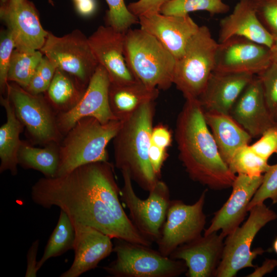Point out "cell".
<instances>
[{"mask_svg":"<svg viewBox=\"0 0 277 277\" xmlns=\"http://www.w3.org/2000/svg\"><path fill=\"white\" fill-rule=\"evenodd\" d=\"M86 88L73 76L57 68L45 97L58 113L65 112L77 103Z\"/></svg>","mask_w":277,"mask_h":277,"instance_id":"obj_28","label":"cell"},{"mask_svg":"<svg viewBox=\"0 0 277 277\" xmlns=\"http://www.w3.org/2000/svg\"><path fill=\"white\" fill-rule=\"evenodd\" d=\"M230 115L252 138L260 137L277 125L267 107L262 83L257 75L243 90Z\"/></svg>","mask_w":277,"mask_h":277,"instance_id":"obj_20","label":"cell"},{"mask_svg":"<svg viewBox=\"0 0 277 277\" xmlns=\"http://www.w3.org/2000/svg\"><path fill=\"white\" fill-rule=\"evenodd\" d=\"M116 259L103 269L114 277H176L186 272L185 262L162 254L150 246L118 240Z\"/></svg>","mask_w":277,"mask_h":277,"instance_id":"obj_7","label":"cell"},{"mask_svg":"<svg viewBox=\"0 0 277 277\" xmlns=\"http://www.w3.org/2000/svg\"><path fill=\"white\" fill-rule=\"evenodd\" d=\"M17 161L24 169L38 171L46 177H56L60 165V144L51 143L37 148L22 141Z\"/></svg>","mask_w":277,"mask_h":277,"instance_id":"obj_27","label":"cell"},{"mask_svg":"<svg viewBox=\"0 0 277 277\" xmlns=\"http://www.w3.org/2000/svg\"><path fill=\"white\" fill-rule=\"evenodd\" d=\"M15 45L10 31H1L0 39V89L1 92H7L8 73L10 60Z\"/></svg>","mask_w":277,"mask_h":277,"instance_id":"obj_37","label":"cell"},{"mask_svg":"<svg viewBox=\"0 0 277 277\" xmlns=\"http://www.w3.org/2000/svg\"><path fill=\"white\" fill-rule=\"evenodd\" d=\"M249 212L246 222L226 237L215 277H233L243 268H255L253 260L264 252L260 248L252 250V243L258 232L275 220L277 214L264 203L254 206Z\"/></svg>","mask_w":277,"mask_h":277,"instance_id":"obj_8","label":"cell"},{"mask_svg":"<svg viewBox=\"0 0 277 277\" xmlns=\"http://www.w3.org/2000/svg\"><path fill=\"white\" fill-rule=\"evenodd\" d=\"M40 51L58 69L73 76L86 88L99 65L88 38L78 30L60 37L48 32Z\"/></svg>","mask_w":277,"mask_h":277,"instance_id":"obj_10","label":"cell"},{"mask_svg":"<svg viewBox=\"0 0 277 277\" xmlns=\"http://www.w3.org/2000/svg\"><path fill=\"white\" fill-rule=\"evenodd\" d=\"M140 28L160 42L175 60L185 48L200 26L189 15H170L160 12L138 17Z\"/></svg>","mask_w":277,"mask_h":277,"instance_id":"obj_18","label":"cell"},{"mask_svg":"<svg viewBox=\"0 0 277 277\" xmlns=\"http://www.w3.org/2000/svg\"><path fill=\"white\" fill-rule=\"evenodd\" d=\"M228 166L234 174L253 177L263 175L270 167L268 161L255 153L249 145L239 149Z\"/></svg>","mask_w":277,"mask_h":277,"instance_id":"obj_32","label":"cell"},{"mask_svg":"<svg viewBox=\"0 0 277 277\" xmlns=\"http://www.w3.org/2000/svg\"><path fill=\"white\" fill-rule=\"evenodd\" d=\"M273 248L276 253H277V238L275 239L273 244Z\"/></svg>","mask_w":277,"mask_h":277,"instance_id":"obj_47","label":"cell"},{"mask_svg":"<svg viewBox=\"0 0 277 277\" xmlns=\"http://www.w3.org/2000/svg\"><path fill=\"white\" fill-rule=\"evenodd\" d=\"M224 239L217 232L204 234L180 246L169 257L185 262L188 277H214L222 260Z\"/></svg>","mask_w":277,"mask_h":277,"instance_id":"obj_19","label":"cell"},{"mask_svg":"<svg viewBox=\"0 0 277 277\" xmlns=\"http://www.w3.org/2000/svg\"><path fill=\"white\" fill-rule=\"evenodd\" d=\"M57 68L56 66L46 56H43L25 89L34 94L45 93Z\"/></svg>","mask_w":277,"mask_h":277,"instance_id":"obj_34","label":"cell"},{"mask_svg":"<svg viewBox=\"0 0 277 277\" xmlns=\"http://www.w3.org/2000/svg\"><path fill=\"white\" fill-rule=\"evenodd\" d=\"M151 143L167 149L172 143V135L170 130L163 125L153 127L151 133Z\"/></svg>","mask_w":277,"mask_h":277,"instance_id":"obj_42","label":"cell"},{"mask_svg":"<svg viewBox=\"0 0 277 277\" xmlns=\"http://www.w3.org/2000/svg\"><path fill=\"white\" fill-rule=\"evenodd\" d=\"M258 18L267 30L277 36V0H253Z\"/></svg>","mask_w":277,"mask_h":277,"instance_id":"obj_38","label":"cell"},{"mask_svg":"<svg viewBox=\"0 0 277 277\" xmlns=\"http://www.w3.org/2000/svg\"><path fill=\"white\" fill-rule=\"evenodd\" d=\"M263 178V174L253 177L237 174L229 197L214 213L204 234L221 231L220 234L225 238L239 227L248 212V206L262 184Z\"/></svg>","mask_w":277,"mask_h":277,"instance_id":"obj_16","label":"cell"},{"mask_svg":"<svg viewBox=\"0 0 277 277\" xmlns=\"http://www.w3.org/2000/svg\"><path fill=\"white\" fill-rule=\"evenodd\" d=\"M219 43L206 26H200L176 60L173 83L185 99L197 98L214 70Z\"/></svg>","mask_w":277,"mask_h":277,"instance_id":"obj_6","label":"cell"},{"mask_svg":"<svg viewBox=\"0 0 277 277\" xmlns=\"http://www.w3.org/2000/svg\"><path fill=\"white\" fill-rule=\"evenodd\" d=\"M269 49L271 63H277V36H273V41Z\"/></svg>","mask_w":277,"mask_h":277,"instance_id":"obj_46","label":"cell"},{"mask_svg":"<svg viewBox=\"0 0 277 277\" xmlns=\"http://www.w3.org/2000/svg\"><path fill=\"white\" fill-rule=\"evenodd\" d=\"M204 116L221 156L228 165L236 152L249 145L252 137L229 114L204 111Z\"/></svg>","mask_w":277,"mask_h":277,"instance_id":"obj_24","label":"cell"},{"mask_svg":"<svg viewBox=\"0 0 277 277\" xmlns=\"http://www.w3.org/2000/svg\"><path fill=\"white\" fill-rule=\"evenodd\" d=\"M254 143L250 145L259 155L268 161L277 154V125L266 130Z\"/></svg>","mask_w":277,"mask_h":277,"instance_id":"obj_39","label":"cell"},{"mask_svg":"<svg viewBox=\"0 0 277 277\" xmlns=\"http://www.w3.org/2000/svg\"><path fill=\"white\" fill-rule=\"evenodd\" d=\"M108 10L106 12L107 25L125 33L130 27L138 23V18L128 10L124 0H105Z\"/></svg>","mask_w":277,"mask_h":277,"instance_id":"obj_33","label":"cell"},{"mask_svg":"<svg viewBox=\"0 0 277 277\" xmlns=\"http://www.w3.org/2000/svg\"><path fill=\"white\" fill-rule=\"evenodd\" d=\"M6 94L17 117L35 144H60L64 136L46 97L42 94H32L14 82H8Z\"/></svg>","mask_w":277,"mask_h":277,"instance_id":"obj_9","label":"cell"},{"mask_svg":"<svg viewBox=\"0 0 277 277\" xmlns=\"http://www.w3.org/2000/svg\"><path fill=\"white\" fill-rule=\"evenodd\" d=\"M277 266V260L267 259L262 265L255 267V270L249 274L248 277H262L267 273H270Z\"/></svg>","mask_w":277,"mask_h":277,"instance_id":"obj_44","label":"cell"},{"mask_svg":"<svg viewBox=\"0 0 277 277\" xmlns=\"http://www.w3.org/2000/svg\"><path fill=\"white\" fill-rule=\"evenodd\" d=\"M175 138L179 159L193 181L215 190L231 187L236 175L222 158L197 98L186 99Z\"/></svg>","mask_w":277,"mask_h":277,"instance_id":"obj_2","label":"cell"},{"mask_svg":"<svg viewBox=\"0 0 277 277\" xmlns=\"http://www.w3.org/2000/svg\"><path fill=\"white\" fill-rule=\"evenodd\" d=\"M214 71L258 75L271 64L268 47L241 36L219 43Z\"/></svg>","mask_w":277,"mask_h":277,"instance_id":"obj_15","label":"cell"},{"mask_svg":"<svg viewBox=\"0 0 277 277\" xmlns=\"http://www.w3.org/2000/svg\"><path fill=\"white\" fill-rule=\"evenodd\" d=\"M207 190L197 201L188 205L179 200H171L166 219L156 243L158 250L164 255H170L180 246L202 235L206 223L203 211Z\"/></svg>","mask_w":277,"mask_h":277,"instance_id":"obj_12","label":"cell"},{"mask_svg":"<svg viewBox=\"0 0 277 277\" xmlns=\"http://www.w3.org/2000/svg\"><path fill=\"white\" fill-rule=\"evenodd\" d=\"M268 199H271L273 204L277 203V164L270 165L264 173L262 183L248 206V211Z\"/></svg>","mask_w":277,"mask_h":277,"instance_id":"obj_35","label":"cell"},{"mask_svg":"<svg viewBox=\"0 0 277 277\" xmlns=\"http://www.w3.org/2000/svg\"><path fill=\"white\" fill-rule=\"evenodd\" d=\"M124 54L135 77L147 87L166 90L173 84L176 60L148 32L129 29L125 34Z\"/></svg>","mask_w":277,"mask_h":277,"instance_id":"obj_5","label":"cell"},{"mask_svg":"<svg viewBox=\"0 0 277 277\" xmlns=\"http://www.w3.org/2000/svg\"><path fill=\"white\" fill-rule=\"evenodd\" d=\"M254 76L213 71L197 98L204 111L230 115L234 104Z\"/></svg>","mask_w":277,"mask_h":277,"instance_id":"obj_22","label":"cell"},{"mask_svg":"<svg viewBox=\"0 0 277 277\" xmlns=\"http://www.w3.org/2000/svg\"><path fill=\"white\" fill-rule=\"evenodd\" d=\"M125 34L109 26H101L88 38L95 58L106 70L113 84H125L138 81L125 61Z\"/></svg>","mask_w":277,"mask_h":277,"instance_id":"obj_17","label":"cell"},{"mask_svg":"<svg viewBox=\"0 0 277 277\" xmlns=\"http://www.w3.org/2000/svg\"><path fill=\"white\" fill-rule=\"evenodd\" d=\"M154 111V101L144 103L122 120L113 138L115 166L121 171H127L132 180L147 191L159 180L149 159Z\"/></svg>","mask_w":277,"mask_h":277,"instance_id":"obj_3","label":"cell"},{"mask_svg":"<svg viewBox=\"0 0 277 277\" xmlns=\"http://www.w3.org/2000/svg\"><path fill=\"white\" fill-rule=\"evenodd\" d=\"M171 0H138L130 3L127 7L131 13L137 17L160 12L161 7Z\"/></svg>","mask_w":277,"mask_h":277,"instance_id":"obj_40","label":"cell"},{"mask_svg":"<svg viewBox=\"0 0 277 277\" xmlns=\"http://www.w3.org/2000/svg\"><path fill=\"white\" fill-rule=\"evenodd\" d=\"M167 157V149L156 146L151 143L149 150V159L152 169L159 179Z\"/></svg>","mask_w":277,"mask_h":277,"instance_id":"obj_41","label":"cell"},{"mask_svg":"<svg viewBox=\"0 0 277 277\" xmlns=\"http://www.w3.org/2000/svg\"><path fill=\"white\" fill-rule=\"evenodd\" d=\"M109 75L105 68L98 65L80 101L70 110L56 115L58 129L65 135L80 119L92 117L102 123L118 120L113 114L109 104Z\"/></svg>","mask_w":277,"mask_h":277,"instance_id":"obj_13","label":"cell"},{"mask_svg":"<svg viewBox=\"0 0 277 277\" xmlns=\"http://www.w3.org/2000/svg\"><path fill=\"white\" fill-rule=\"evenodd\" d=\"M39 241L35 240L33 242L28 251L27 254V269L25 273L26 277H36L38 271L37 269V261L36 256Z\"/></svg>","mask_w":277,"mask_h":277,"instance_id":"obj_43","label":"cell"},{"mask_svg":"<svg viewBox=\"0 0 277 277\" xmlns=\"http://www.w3.org/2000/svg\"><path fill=\"white\" fill-rule=\"evenodd\" d=\"M73 3H77V2H81V1H85V0H72Z\"/></svg>","mask_w":277,"mask_h":277,"instance_id":"obj_48","label":"cell"},{"mask_svg":"<svg viewBox=\"0 0 277 277\" xmlns=\"http://www.w3.org/2000/svg\"><path fill=\"white\" fill-rule=\"evenodd\" d=\"M44 54L40 50L13 51L8 73V81L26 89Z\"/></svg>","mask_w":277,"mask_h":277,"instance_id":"obj_30","label":"cell"},{"mask_svg":"<svg viewBox=\"0 0 277 277\" xmlns=\"http://www.w3.org/2000/svg\"><path fill=\"white\" fill-rule=\"evenodd\" d=\"M75 236V228L70 218L61 210L57 223L48 241L42 258L37 262V270L50 258L61 255L73 249Z\"/></svg>","mask_w":277,"mask_h":277,"instance_id":"obj_29","label":"cell"},{"mask_svg":"<svg viewBox=\"0 0 277 277\" xmlns=\"http://www.w3.org/2000/svg\"><path fill=\"white\" fill-rule=\"evenodd\" d=\"M1 103L4 107L7 120L0 128V172L10 171L12 175L17 173V154L22 141L20 134L24 127L17 117L8 98L1 97Z\"/></svg>","mask_w":277,"mask_h":277,"instance_id":"obj_26","label":"cell"},{"mask_svg":"<svg viewBox=\"0 0 277 277\" xmlns=\"http://www.w3.org/2000/svg\"><path fill=\"white\" fill-rule=\"evenodd\" d=\"M233 36H241L269 48L273 36L258 18L253 0H240L232 12L220 22L219 43Z\"/></svg>","mask_w":277,"mask_h":277,"instance_id":"obj_23","label":"cell"},{"mask_svg":"<svg viewBox=\"0 0 277 277\" xmlns=\"http://www.w3.org/2000/svg\"><path fill=\"white\" fill-rule=\"evenodd\" d=\"M12 1H15V2H23V1H25L27 0H12Z\"/></svg>","mask_w":277,"mask_h":277,"instance_id":"obj_49","label":"cell"},{"mask_svg":"<svg viewBox=\"0 0 277 277\" xmlns=\"http://www.w3.org/2000/svg\"><path fill=\"white\" fill-rule=\"evenodd\" d=\"M105 163H91L61 176L42 177L32 186L31 198L45 208L59 207L73 223L91 227L111 239L135 243L100 196V185Z\"/></svg>","mask_w":277,"mask_h":277,"instance_id":"obj_1","label":"cell"},{"mask_svg":"<svg viewBox=\"0 0 277 277\" xmlns=\"http://www.w3.org/2000/svg\"><path fill=\"white\" fill-rule=\"evenodd\" d=\"M121 172L124 182L121 195L129 211L131 220L144 236L151 242H156L171 201L167 185L159 180L149 191L147 199L142 200L133 189L129 174L126 171Z\"/></svg>","mask_w":277,"mask_h":277,"instance_id":"obj_11","label":"cell"},{"mask_svg":"<svg viewBox=\"0 0 277 277\" xmlns=\"http://www.w3.org/2000/svg\"><path fill=\"white\" fill-rule=\"evenodd\" d=\"M159 90L149 88L139 81L121 85L110 83L109 101L111 110L117 119L123 120L144 103L154 101L159 95Z\"/></svg>","mask_w":277,"mask_h":277,"instance_id":"obj_25","label":"cell"},{"mask_svg":"<svg viewBox=\"0 0 277 277\" xmlns=\"http://www.w3.org/2000/svg\"><path fill=\"white\" fill-rule=\"evenodd\" d=\"M122 122L113 120L102 123L92 117L78 120L60 144V165L56 176L83 165L108 162L107 146L115 136Z\"/></svg>","mask_w":277,"mask_h":277,"instance_id":"obj_4","label":"cell"},{"mask_svg":"<svg viewBox=\"0 0 277 277\" xmlns=\"http://www.w3.org/2000/svg\"><path fill=\"white\" fill-rule=\"evenodd\" d=\"M73 224L75 232L74 260L60 277H78L95 268L113 249L111 238L108 235L90 226Z\"/></svg>","mask_w":277,"mask_h":277,"instance_id":"obj_21","label":"cell"},{"mask_svg":"<svg viewBox=\"0 0 277 277\" xmlns=\"http://www.w3.org/2000/svg\"><path fill=\"white\" fill-rule=\"evenodd\" d=\"M230 6L223 0H171L161 8L160 13L170 15H186L190 12L205 11L211 15L224 14Z\"/></svg>","mask_w":277,"mask_h":277,"instance_id":"obj_31","label":"cell"},{"mask_svg":"<svg viewBox=\"0 0 277 277\" xmlns=\"http://www.w3.org/2000/svg\"><path fill=\"white\" fill-rule=\"evenodd\" d=\"M257 76L261 81L267 107L277 121V63H272Z\"/></svg>","mask_w":277,"mask_h":277,"instance_id":"obj_36","label":"cell"},{"mask_svg":"<svg viewBox=\"0 0 277 277\" xmlns=\"http://www.w3.org/2000/svg\"><path fill=\"white\" fill-rule=\"evenodd\" d=\"M74 4L76 11L84 16L92 14L95 11L96 6L95 0H85Z\"/></svg>","mask_w":277,"mask_h":277,"instance_id":"obj_45","label":"cell"},{"mask_svg":"<svg viewBox=\"0 0 277 277\" xmlns=\"http://www.w3.org/2000/svg\"><path fill=\"white\" fill-rule=\"evenodd\" d=\"M0 16L13 37L15 48L40 50L43 47L48 32L42 27L31 2L1 0Z\"/></svg>","mask_w":277,"mask_h":277,"instance_id":"obj_14","label":"cell"}]
</instances>
